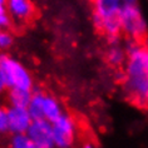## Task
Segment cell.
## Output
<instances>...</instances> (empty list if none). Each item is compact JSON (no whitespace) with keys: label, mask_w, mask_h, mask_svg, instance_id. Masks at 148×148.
<instances>
[{"label":"cell","mask_w":148,"mask_h":148,"mask_svg":"<svg viewBox=\"0 0 148 148\" xmlns=\"http://www.w3.org/2000/svg\"><path fill=\"white\" fill-rule=\"evenodd\" d=\"M148 49L132 45L127 51L124 68V90L128 98L142 108H148Z\"/></svg>","instance_id":"6da1fadb"},{"label":"cell","mask_w":148,"mask_h":148,"mask_svg":"<svg viewBox=\"0 0 148 148\" xmlns=\"http://www.w3.org/2000/svg\"><path fill=\"white\" fill-rule=\"evenodd\" d=\"M123 5V0H93L94 25L109 38L121 33L119 13Z\"/></svg>","instance_id":"7a4b0ae2"},{"label":"cell","mask_w":148,"mask_h":148,"mask_svg":"<svg viewBox=\"0 0 148 148\" xmlns=\"http://www.w3.org/2000/svg\"><path fill=\"white\" fill-rule=\"evenodd\" d=\"M0 75L8 89H33L34 82L28 68L10 54L0 53Z\"/></svg>","instance_id":"3957f363"},{"label":"cell","mask_w":148,"mask_h":148,"mask_svg":"<svg viewBox=\"0 0 148 148\" xmlns=\"http://www.w3.org/2000/svg\"><path fill=\"white\" fill-rule=\"evenodd\" d=\"M121 32L128 38L139 40L147 34L148 25L138 4L123 5L119 13Z\"/></svg>","instance_id":"277c9868"},{"label":"cell","mask_w":148,"mask_h":148,"mask_svg":"<svg viewBox=\"0 0 148 148\" xmlns=\"http://www.w3.org/2000/svg\"><path fill=\"white\" fill-rule=\"evenodd\" d=\"M54 148H72L77 137V123L69 114L63 113L51 122Z\"/></svg>","instance_id":"5b68a950"},{"label":"cell","mask_w":148,"mask_h":148,"mask_svg":"<svg viewBox=\"0 0 148 148\" xmlns=\"http://www.w3.org/2000/svg\"><path fill=\"white\" fill-rule=\"evenodd\" d=\"M28 137L40 148H54L51 122L47 119H33L27 131Z\"/></svg>","instance_id":"8992f818"},{"label":"cell","mask_w":148,"mask_h":148,"mask_svg":"<svg viewBox=\"0 0 148 148\" xmlns=\"http://www.w3.org/2000/svg\"><path fill=\"white\" fill-rule=\"evenodd\" d=\"M6 114H8L9 132H12L13 134L27 133L33 122V118L29 113L28 108L9 106V108L6 109Z\"/></svg>","instance_id":"52a82bcc"},{"label":"cell","mask_w":148,"mask_h":148,"mask_svg":"<svg viewBox=\"0 0 148 148\" xmlns=\"http://www.w3.org/2000/svg\"><path fill=\"white\" fill-rule=\"evenodd\" d=\"M5 5L12 19L16 21H28L34 16L35 6L33 0H5Z\"/></svg>","instance_id":"ba28073f"},{"label":"cell","mask_w":148,"mask_h":148,"mask_svg":"<svg viewBox=\"0 0 148 148\" xmlns=\"http://www.w3.org/2000/svg\"><path fill=\"white\" fill-rule=\"evenodd\" d=\"M63 112V107L60 102L55 97L50 94L44 95V102H43V119H47L49 122H54L58 119Z\"/></svg>","instance_id":"9c48e42d"},{"label":"cell","mask_w":148,"mask_h":148,"mask_svg":"<svg viewBox=\"0 0 148 148\" xmlns=\"http://www.w3.org/2000/svg\"><path fill=\"white\" fill-rule=\"evenodd\" d=\"M33 95V92L29 89H9L8 93V102L12 107H25L27 108L30 98Z\"/></svg>","instance_id":"30bf717a"},{"label":"cell","mask_w":148,"mask_h":148,"mask_svg":"<svg viewBox=\"0 0 148 148\" xmlns=\"http://www.w3.org/2000/svg\"><path fill=\"white\" fill-rule=\"evenodd\" d=\"M44 93L35 92L33 93L30 102L28 104V110L30 113L33 119H43V102H44Z\"/></svg>","instance_id":"8fae6325"},{"label":"cell","mask_w":148,"mask_h":148,"mask_svg":"<svg viewBox=\"0 0 148 148\" xmlns=\"http://www.w3.org/2000/svg\"><path fill=\"white\" fill-rule=\"evenodd\" d=\"M10 148H40L29 138L27 133L14 134L10 140Z\"/></svg>","instance_id":"7c38bea8"},{"label":"cell","mask_w":148,"mask_h":148,"mask_svg":"<svg viewBox=\"0 0 148 148\" xmlns=\"http://www.w3.org/2000/svg\"><path fill=\"white\" fill-rule=\"evenodd\" d=\"M125 59V51L122 49L121 47L113 45L110 47L108 51H107V60H108L112 65H119L124 62Z\"/></svg>","instance_id":"4fadbf2b"},{"label":"cell","mask_w":148,"mask_h":148,"mask_svg":"<svg viewBox=\"0 0 148 148\" xmlns=\"http://www.w3.org/2000/svg\"><path fill=\"white\" fill-rule=\"evenodd\" d=\"M12 24V16L8 13L5 0H0V29H6Z\"/></svg>","instance_id":"5bb4252c"},{"label":"cell","mask_w":148,"mask_h":148,"mask_svg":"<svg viewBox=\"0 0 148 148\" xmlns=\"http://www.w3.org/2000/svg\"><path fill=\"white\" fill-rule=\"evenodd\" d=\"M14 38L6 29H0V50H6L13 45Z\"/></svg>","instance_id":"9a60e30c"},{"label":"cell","mask_w":148,"mask_h":148,"mask_svg":"<svg viewBox=\"0 0 148 148\" xmlns=\"http://www.w3.org/2000/svg\"><path fill=\"white\" fill-rule=\"evenodd\" d=\"M9 131V124H8V114L6 109L0 107V133H5Z\"/></svg>","instance_id":"2e32d148"},{"label":"cell","mask_w":148,"mask_h":148,"mask_svg":"<svg viewBox=\"0 0 148 148\" xmlns=\"http://www.w3.org/2000/svg\"><path fill=\"white\" fill-rule=\"evenodd\" d=\"M6 89L5 88V84H4V82H3V78H1V75H0V94L3 93V92H4Z\"/></svg>","instance_id":"e0dca14e"},{"label":"cell","mask_w":148,"mask_h":148,"mask_svg":"<svg viewBox=\"0 0 148 148\" xmlns=\"http://www.w3.org/2000/svg\"><path fill=\"white\" fill-rule=\"evenodd\" d=\"M137 1H138V0H123L124 5H128V4H137Z\"/></svg>","instance_id":"ac0fdd59"},{"label":"cell","mask_w":148,"mask_h":148,"mask_svg":"<svg viewBox=\"0 0 148 148\" xmlns=\"http://www.w3.org/2000/svg\"><path fill=\"white\" fill-rule=\"evenodd\" d=\"M82 148H94V146H93V144H92V143H86V144H84V146H83Z\"/></svg>","instance_id":"d6986e66"},{"label":"cell","mask_w":148,"mask_h":148,"mask_svg":"<svg viewBox=\"0 0 148 148\" xmlns=\"http://www.w3.org/2000/svg\"><path fill=\"white\" fill-rule=\"evenodd\" d=\"M147 75H148V65H147Z\"/></svg>","instance_id":"ffe728a7"},{"label":"cell","mask_w":148,"mask_h":148,"mask_svg":"<svg viewBox=\"0 0 148 148\" xmlns=\"http://www.w3.org/2000/svg\"><path fill=\"white\" fill-rule=\"evenodd\" d=\"M90 1H93V0H90Z\"/></svg>","instance_id":"44dd1931"}]
</instances>
